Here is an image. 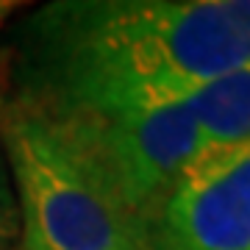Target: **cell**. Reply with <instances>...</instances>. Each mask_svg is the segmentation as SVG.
<instances>
[{"instance_id": "1", "label": "cell", "mask_w": 250, "mask_h": 250, "mask_svg": "<svg viewBox=\"0 0 250 250\" xmlns=\"http://www.w3.org/2000/svg\"><path fill=\"white\" fill-rule=\"evenodd\" d=\"M250 62V0H56L17 25L0 95L64 114L181 103Z\"/></svg>"}, {"instance_id": "2", "label": "cell", "mask_w": 250, "mask_h": 250, "mask_svg": "<svg viewBox=\"0 0 250 250\" xmlns=\"http://www.w3.org/2000/svg\"><path fill=\"white\" fill-rule=\"evenodd\" d=\"M0 142L25 250H145L134 220L39 111L0 95Z\"/></svg>"}, {"instance_id": "3", "label": "cell", "mask_w": 250, "mask_h": 250, "mask_svg": "<svg viewBox=\"0 0 250 250\" xmlns=\"http://www.w3.org/2000/svg\"><path fill=\"white\" fill-rule=\"evenodd\" d=\"M39 114L123 206L147 250L161 208L197 159V131L187 106L167 103L125 114Z\"/></svg>"}, {"instance_id": "4", "label": "cell", "mask_w": 250, "mask_h": 250, "mask_svg": "<svg viewBox=\"0 0 250 250\" xmlns=\"http://www.w3.org/2000/svg\"><path fill=\"white\" fill-rule=\"evenodd\" d=\"M147 250H250V145L181 181Z\"/></svg>"}, {"instance_id": "5", "label": "cell", "mask_w": 250, "mask_h": 250, "mask_svg": "<svg viewBox=\"0 0 250 250\" xmlns=\"http://www.w3.org/2000/svg\"><path fill=\"white\" fill-rule=\"evenodd\" d=\"M181 103L197 131V159L189 172L220 164L250 145V62L200 83Z\"/></svg>"}, {"instance_id": "6", "label": "cell", "mask_w": 250, "mask_h": 250, "mask_svg": "<svg viewBox=\"0 0 250 250\" xmlns=\"http://www.w3.org/2000/svg\"><path fill=\"white\" fill-rule=\"evenodd\" d=\"M17 233H20L17 203H14V195H11L9 184L3 178V170H0V250H9Z\"/></svg>"}, {"instance_id": "7", "label": "cell", "mask_w": 250, "mask_h": 250, "mask_svg": "<svg viewBox=\"0 0 250 250\" xmlns=\"http://www.w3.org/2000/svg\"><path fill=\"white\" fill-rule=\"evenodd\" d=\"M17 9H20V3H6V0H0V22L9 17L11 11H17Z\"/></svg>"}]
</instances>
